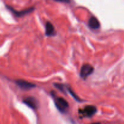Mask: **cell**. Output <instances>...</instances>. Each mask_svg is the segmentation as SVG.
<instances>
[{
    "mask_svg": "<svg viewBox=\"0 0 124 124\" xmlns=\"http://www.w3.org/2000/svg\"><path fill=\"white\" fill-rule=\"evenodd\" d=\"M52 94L53 95L54 104H55L57 109L61 113H66L69 108V105L68 102L62 97L56 96V94H54V92H52Z\"/></svg>",
    "mask_w": 124,
    "mask_h": 124,
    "instance_id": "obj_1",
    "label": "cell"
},
{
    "mask_svg": "<svg viewBox=\"0 0 124 124\" xmlns=\"http://www.w3.org/2000/svg\"><path fill=\"white\" fill-rule=\"evenodd\" d=\"M96 112L97 108L94 105H87L79 110V114L81 118L91 117L94 116Z\"/></svg>",
    "mask_w": 124,
    "mask_h": 124,
    "instance_id": "obj_2",
    "label": "cell"
},
{
    "mask_svg": "<svg viewBox=\"0 0 124 124\" xmlns=\"http://www.w3.org/2000/svg\"><path fill=\"white\" fill-rule=\"evenodd\" d=\"M94 71V68L90 64H86L82 66L80 71V76L84 79H87L91 74L93 73Z\"/></svg>",
    "mask_w": 124,
    "mask_h": 124,
    "instance_id": "obj_3",
    "label": "cell"
},
{
    "mask_svg": "<svg viewBox=\"0 0 124 124\" xmlns=\"http://www.w3.org/2000/svg\"><path fill=\"white\" fill-rule=\"evenodd\" d=\"M24 104L33 110H37L39 106V103L37 99L34 97H27L23 101Z\"/></svg>",
    "mask_w": 124,
    "mask_h": 124,
    "instance_id": "obj_4",
    "label": "cell"
},
{
    "mask_svg": "<svg viewBox=\"0 0 124 124\" xmlns=\"http://www.w3.org/2000/svg\"><path fill=\"white\" fill-rule=\"evenodd\" d=\"M16 84L21 89L24 90H29L36 87L35 84L25 81V80H17L16 81Z\"/></svg>",
    "mask_w": 124,
    "mask_h": 124,
    "instance_id": "obj_5",
    "label": "cell"
},
{
    "mask_svg": "<svg viewBox=\"0 0 124 124\" xmlns=\"http://www.w3.org/2000/svg\"><path fill=\"white\" fill-rule=\"evenodd\" d=\"M7 8L13 13L15 15V16L16 17H22L26 15L29 14V13H31L33 11L34 7H30V8H29L28 9L24 10L21 11H16L15 9H13L12 7H10V6H7Z\"/></svg>",
    "mask_w": 124,
    "mask_h": 124,
    "instance_id": "obj_6",
    "label": "cell"
},
{
    "mask_svg": "<svg viewBox=\"0 0 124 124\" xmlns=\"http://www.w3.org/2000/svg\"><path fill=\"white\" fill-rule=\"evenodd\" d=\"M56 34L55 29L53 24L50 22H47L46 24V35L47 36H55Z\"/></svg>",
    "mask_w": 124,
    "mask_h": 124,
    "instance_id": "obj_7",
    "label": "cell"
},
{
    "mask_svg": "<svg viewBox=\"0 0 124 124\" xmlns=\"http://www.w3.org/2000/svg\"><path fill=\"white\" fill-rule=\"evenodd\" d=\"M88 26L92 29H98L100 28L101 24L99 21L96 17H91L88 21Z\"/></svg>",
    "mask_w": 124,
    "mask_h": 124,
    "instance_id": "obj_8",
    "label": "cell"
},
{
    "mask_svg": "<svg viewBox=\"0 0 124 124\" xmlns=\"http://www.w3.org/2000/svg\"><path fill=\"white\" fill-rule=\"evenodd\" d=\"M56 2H63V3H70L71 2V0H54Z\"/></svg>",
    "mask_w": 124,
    "mask_h": 124,
    "instance_id": "obj_9",
    "label": "cell"
}]
</instances>
